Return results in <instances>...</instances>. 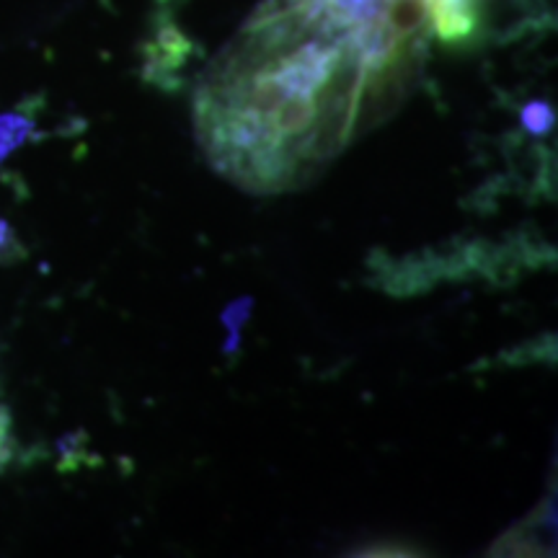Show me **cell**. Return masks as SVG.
I'll list each match as a JSON object with an SVG mask.
<instances>
[{"label": "cell", "instance_id": "6da1fadb", "mask_svg": "<svg viewBox=\"0 0 558 558\" xmlns=\"http://www.w3.org/2000/svg\"><path fill=\"white\" fill-rule=\"evenodd\" d=\"M251 313H254V298L251 295L235 298L233 303H228L226 308H222L220 320L228 331L226 344H222V354H228V357H233V354L241 352L243 329H246V324L251 320Z\"/></svg>", "mask_w": 558, "mask_h": 558}, {"label": "cell", "instance_id": "7a4b0ae2", "mask_svg": "<svg viewBox=\"0 0 558 558\" xmlns=\"http://www.w3.org/2000/svg\"><path fill=\"white\" fill-rule=\"evenodd\" d=\"M522 128H525L530 135L535 137H546L548 132H554L556 128V111L550 104L546 101H530L520 114Z\"/></svg>", "mask_w": 558, "mask_h": 558}, {"label": "cell", "instance_id": "3957f363", "mask_svg": "<svg viewBox=\"0 0 558 558\" xmlns=\"http://www.w3.org/2000/svg\"><path fill=\"white\" fill-rule=\"evenodd\" d=\"M29 130H32V122L26 120V117H19V114L0 117V160L24 143L26 135H29Z\"/></svg>", "mask_w": 558, "mask_h": 558}, {"label": "cell", "instance_id": "277c9868", "mask_svg": "<svg viewBox=\"0 0 558 558\" xmlns=\"http://www.w3.org/2000/svg\"><path fill=\"white\" fill-rule=\"evenodd\" d=\"M21 256H24V248L19 246L16 235H13L9 222L0 218V262H13V259H21Z\"/></svg>", "mask_w": 558, "mask_h": 558}]
</instances>
